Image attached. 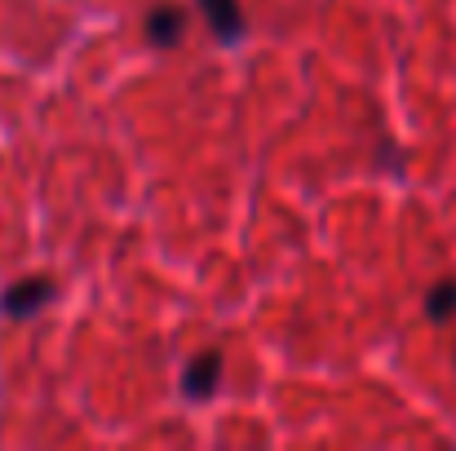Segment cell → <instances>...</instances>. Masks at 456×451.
I'll use <instances>...</instances> for the list:
<instances>
[{
  "mask_svg": "<svg viewBox=\"0 0 456 451\" xmlns=\"http://www.w3.org/2000/svg\"><path fill=\"white\" fill-rule=\"evenodd\" d=\"M49 301H53V284H49V279H22V284H13V288L0 297V310H4L9 318H31V314H40Z\"/></svg>",
  "mask_w": 456,
  "mask_h": 451,
  "instance_id": "obj_1",
  "label": "cell"
},
{
  "mask_svg": "<svg viewBox=\"0 0 456 451\" xmlns=\"http://www.w3.org/2000/svg\"><path fill=\"white\" fill-rule=\"evenodd\" d=\"M217 372H222V354H217V350H204V354L186 367L182 390H186L191 399H208V394L217 390Z\"/></svg>",
  "mask_w": 456,
  "mask_h": 451,
  "instance_id": "obj_2",
  "label": "cell"
},
{
  "mask_svg": "<svg viewBox=\"0 0 456 451\" xmlns=\"http://www.w3.org/2000/svg\"><path fill=\"white\" fill-rule=\"evenodd\" d=\"M200 4H204V13H208V22H213V31H217L222 40H235V36L244 31L240 0H200Z\"/></svg>",
  "mask_w": 456,
  "mask_h": 451,
  "instance_id": "obj_3",
  "label": "cell"
},
{
  "mask_svg": "<svg viewBox=\"0 0 456 451\" xmlns=\"http://www.w3.org/2000/svg\"><path fill=\"white\" fill-rule=\"evenodd\" d=\"M182 27H186V13L177 4H159L151 18H147V36L155 44H177L182 40Z\"/></svg>",
  "mask_w": 456,
  "mask_h": 451,
  "instance_id": "obj_4",
  "label": "cell"
},
{
  "mask_svg": "<svg viewBox=\"0 0 456 451\" xmlns=\"http://www.w3.org/2000/svg\"><path fill=\"white\" fill-rule=\"evenodd\" d=\"M426 314H430L435 323H444V318H452L456 314V284L452 279H444V284L426 297Z\"/></svg>",
  "mask_w": 456,
  "mask_h": 451,
  "instance_id": "obj_5",
  "label": "cell"
}]
</instances>
